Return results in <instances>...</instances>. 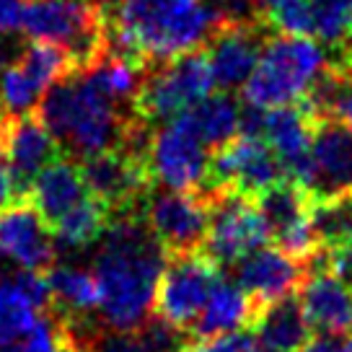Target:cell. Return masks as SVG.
<instances>
[{
  "instance_id": "52a82bcc",
  "label": "cell",
  "mask_w": 352,
  "mask_h": 352,
  "mask_svg": "<svg viewBox=\"0 0 352 352\" xmlns=\"http://www.w3.org/2000/svg\"><path fill=\"white\" fill-rule=\"evenodd\" d=\"M280 179L285 171L262 135H236L212 153L199 195L212 199L220 192H236L254 199Z\"/></svg>"
},
{
  "instance_id": "ac0fdd59",
  "label": "cell",
  "mask_w": 352,
  "mask_h": 352,
  "mask_svg": "<svg viewBox=\"0 0 352 352\" xmlns=\"http://www.w3.org/2000/svg\"><path fill=\"white\" fill-rule=\"evenodd\" d=\"M233 272L236 283L252 298L254 306L264 308L280 298L293 296L306 277L308 264L287 256L277 246H259L252 254H246L241 262L233 264Z\"/></svg>"
},
{
  "instance_id": "d4e9b609",
  "label": "cell",
  "mask_w": 352,
  "mask_h": 352,
  "mask_svg": "<svg viewBox=\"0 0 352 352\" xmlns=\"http://www.w3.org/2000/svg\"><path fill=\"white\" fill-rule=\"evenodd\" d=\"M111 220L109 208L96 199L94 195H86L78 205L67 210L63 218L50 226L55 249L63 252H76V249H86L94 241H99L107 226Z\"/></svg>"
},
{
  "instance_id": "83f0119b",
  "label": "cell",
  "mask_w": 352,
  "mask_h": 352,
  "mask_svg": "<svg viewBox=\"0 0 352 352\" xmlns=\"http://www.w3.org/2000/svg\"><path fill=\"white\" fill-rule=\"evenodd\" d=\"M314 13V36L327 47H344L352 34V0H308Z\"/></svg>"
},
{
  "instance_id": "d6986e66",
  "label": "cell",
  "mask_w": 352,
  "mask_h": 352,
  "mask_svg": "<svg viewBox=\"0 0 352 352\" xmlns=\"http://www.w3.org/2000/svg\"><path fill=\"white\" fill-rule=\"evenodd\" d=\"M264 42H267V34L262 32V23L220 26L210 36L208 50H205L215 86H220L223 91L241 88L256 67Z\"/></svg>"
},
{
  "instance_id": "5bb4252c",
  "label": "cell",
  "mask_w": 352,
  "mask_h": 352,
  "mask_svg": "<svg viewBox=\"0 0 352 352\" xmlns=\"http://www.w3.org/2000/svg\"><path fill=\"white\" fill-rule=\"evenodd\" d=\"M303 189L311 199L352 192V127L319 117L311 140V166Z\"/></svg>"
},
{
  "instance_id": "8992f818",
  "label": "cell",
  "mask_w": 352,
  "mask_h": 352,
  "mask_svg": "<svg viewBox=\"0 0 352 352\" xmlns=\"http://www.w3.org/2000/svg\"><path fill=\"white\" fill-rule=\"evenodd\" d=\"M215 91L205 50H192L145 70L143 86L132 101V111L143 122H168L176 114Z\"/></svg>"
},
{
  "instance_id": "ba28073f",
  "label": "cell",
  "mask_w": 352,
  "mask_h": 352,
  "mask_svg": "<svg viewBox=\"0 0 352 352\" xmlns=\"http://www.w3.org/2000/svg\"><path fill=\"white\" fill-rule=\"evenodd\" d=\"M220 272L223 270L202 249L187 254H168L155 287V319L166 321L168 327L179 331L192 329Z\"/></svg>"
},
{
  "instance_id": "ffe728a7",
  "label": "cell",
  "mask_w": 352,
  "mask_h": 352,
  "mask_svg": "<svg viewBox=\"0 0 352 352\" xmlns=\"http://www.w3.org/2000/svg\"><path fill=\"white\" fill-rule=\"evenodd\" d=\"M86 195L88 189L86 182H83L80 164H76L73 158L57 155L55 161H50L39 174L34 176L32 187H29L23 199L39 212V218L50 228Z\"/></svg>"
},
{
  "instance_id": "4fadbf2b",
  "label": "cell",
  "mask_w": 352,
  "mask_h": 352,
  "mask_svg": "<svg viewBox=\"0 0 352 352\" xmlns=\"http://www.w3.org/2000/svg\"><path fill=\"white\" fill-rule=\"evenodd\" d=\"M0 148L19 199L26 197L34 176L60 155V143L36 111L23 117H0Z\"/></svg>"
},
{
  "instance_id": "277c9868",
  "label": "cell",
  "mask_w": 352,
  "mask_h": 352,
  "mask_svg": "<svg viewBox=\"0 0 352 352\" xmlns=\"http://www.w3.org/2000/svg\"><path fill=\"white\" fill-rule=\"evenodd\" d=\"M329 60L319 42L308 36H267L254 73L241 86V99L254 109L298 104L327 70Z\"/></svg>"
},
{
  "instance_id": "44dd1931",
  "label": "cell",
  "mask_w": 352,
  "mask_h": 352,
  "mask_svg": "<svg viewBox=\"0 0 352 352\" xmlns=\"http://www.w3.org/2000/svg\"><path fill=\"white\" fill-rule=\"evenodd\" d=\"M249 352H298L311 337L296 296H285L256 311L249 324Z\"/></svg>"
},
{
  "instance_id": "2e32d148",
  "label": "cell",
  "mask_w": 352,
  "mask_h": 352,
  "mask_svg": "<svg viewBox=\"0 0 352 352\" xmlns=\"http://www.w3.org/2000/svg\"><path fill=\"white\" fill-rule=\"evenodd\" d=\"M316 114L303 101L262 109V138L272 148L285 176L303 187L311 166V140L316 127Z\"/></svg>"
},
{
  "instance_id": "603a6c76",
  "label": "cell",
  "mask_w": 352,
  "mask_h": 352,
  "mask_svg": "<svg viewBox=\"0 0 352 352\" xmlns=\"http://www.w3.org/2000/svg\"><path fill=\"white\" fill-rule=\"evenodd\" d=\"M176 120L182 122L208 151H218L220 145H226L239 135L241 104L228 91H218V94L212 91L210 96L199 99L197 104H192L182 114H176Z\"/></svg>"
},
{
  "instance_id": "9c48e42d",
  "label": "cell",
  "mask_w": 352,
  "mask_h": 352,
  "mask_svg": "<svg viewBox=\"0 0 352 352\" xmlns=\"http://www.w3.org/2000/svg\"><path fill=\"white\" fill-rule=\"evenodd\" d=\"M267 243H270V228L252 197L236 192H220L212 197L202 252L220 270H228L236 262H241L246 254Z\"/></svg>"
},
{
  "instance_id": "6da1fadb",
  "label": "cell",
  "mask_w": 352,
  "mask_h": 352,
  "mask_svg": "<svg viewBox=\"0 0 352 352\" xmlns=\"http://www.w3.org/2000/svg\"><path fill=\"white\" fill-rule=\"evenodd\" d=\"M101 239L94 259L101 319L111 331L140 329L153 314L155 287L168 254L140 215L111 218Z\"/></svg>"
},
{
  "instance_id": "e0dca14e",
  "label": "cell",
  "mask_w": 352,
  "mask_h": 352,
  "mask_svg": "<svg viewBox=\"0 0 352 352\" xmlns=\"http://www.w3.org/2000/svg\"><path fill=\"white\" fill-rule=\"evenodd\" d=\"M0 259L19 270H50L55 264L52 233L26 199L0 210Z\"/></svg>"
},
{
  "instance_id": "484cf974",
  "label": "cell",
  "mask_w": 352,
  "mask_h": 352,
  "mask_svg": "<svg viewBox=\"0 0 352 352\" xmlns=\"http://www.w3.org/2000/svg\"><path fill=\"white\" fill-rule=\"evenodd\" d=\"M308 218L321 252H331L352 243V192L311 199Z\"/></svg>"
},
{
  "instance_id": "3957f363",
  "label": "cell",
  "mask_w": 352,
  "mask_h": 352,
  "mask_svg": "<svg viewBox=\"0 0 352 352\" xmlns=\"http://www.w3.org/2000/svg\"><path fill=\"white\" fill-rule=\"evenodd\" d=\"M36 114L60 148L80 161L122 148L138 122V114L127 120L120 104L99 91L83 73H73L50 88L39 101Z\"/></svg>"
},
{
  "instance_id": "8fae6325",
  "label": "cell",
  "mask_w": 352,
  "mask_h": 352,
  "mask_svg": "<svg viewBox=\"0 0 352 352\" xmlns=\"http://www.w3.org/2000/svg\"><path fill=\"white\" fill-rule=\"evenodd\" d=\"M212 199L199 192H148L143 202L145 226L161 241L166 254L199 252L210 226Z\"/></svg>"
},
{
  "instance_id": "d6a6232c",
  "label": "cell",
  "mask_w": 352,
  "mask_h": 352,
  "mask_svg": "<svg viewBox=\"0 0 352 352\" xmlns=\"http://www.w3.org/2000/svg\"><path fill=\"white\" fill-rule=\"evenodd\" d=\"M23 3L26 0H0V39L21 32Z\"/></svg>"
},
{
  "instance_id": "f1b7e54d",
  "label": "cell",
  "mask_w": 352,
  "mask_h": 352,
  "mask_svg": "<svg viewBox=\"0 0 352 352\" xmlns=\"http://www.w3.org/2000/svg\"><path fill=\"white\" fill-rule=\"evenodd\" d=\"M264 21L272 23V29L293 36H311L314 34V13L308 0H283L277 8L264 16Z\"/></svg>"
},
{
  "instance_id": "9a60e30c",
  "label": "cell",
  "mask_w": 352,
  "mask_h": 352,
  "mask_svg": "<svg viewBox=\"0 0 352 352\" xmlns=\"http://www.w3.org/2000/svg\"><path fill=\"white\" fill-rule=\"evenodd\" d=\"M300 311L316 334H352V285L331 270L324 252L314 256L300 283Z\"/></svg>"
},
{
  "instance_id": "cb8c5ba5",
  "label": "cell",
  "mask_w": 352,
  "mask_h": 352,
  "mask_svg": "<svg viewBox=\"0 0 352 352\" xmlns=\"http://www.w3.org/2000/svg\"><path fill=\"white\" fill-rule=\"evenodd\" d=\"M50 290H52V308L57 316L78 319L88 311L99 308V283L91 270L76 264H52L47 270Z\"/></svg>"
},
{
  "instance_id": "7c38bea8",
  "label": "cell",
  "mask_w": 352,
  "mask_h": 352,
  "mask_svg": "<svg viewBox=\"0 0 352 352\" xmlns=\"http://www.w3.org/2000/svg\"><path fill=\"white\" fill-rule=\"evenodd\" d=\"M83 182L88 195H94L109 208L111 218L117 215H140L138 208L153 189L148 166L140 155L130 151H104L80 161Z\"/></svg>"
},
{
  "instance_id": "e575fe53",
  "label": "cell",
  "mask_w": 352,
  "mask_h": 352,
  "mask_svg": "<svg viewBox=\"0 0 352 352\" xmlns=\"http://www.w3.org/2000/svg\"><path fill=\"white\" fill-rule=\"evenodd\" d=\"M91 3H96V6H99V8H107V6H114V3H117V0H91Z\"/></svg>"
},
{
  "instance_id": "836d02e7",
  "label": "cell",
  "mask_w": 352,
  "mask_h": 352,
  "mask_svg": "<svg viewBox=\"0 0 352 352\" xmlns=\"http://www.w3.org/2000/svg\"><path fill=\"white\" fill-rule=\"evenodd\" d=\"M0 352H23V350H21V344H19V342H13V344H3Z\"/></svg>"
},
{
  "instance_id": "4316f807",
  "label": "cell",
  "mask_w": 352,
  "mask_h": 352,
  "mask_svg": "<svg viewBox=\"0 0 352 352\" xmlns=\"http://www.w3.org/2000/svg\"><path fill=\"white\" fill-rule=\"evenodd\" d=\"M44 311L34 306L16 283V277H0V347L23 340Z\"/></svg>"
},
{
  "instance_id": "f546056e",
  "label": "cell",
  "mask_w": 352,
  "mask_h": 352,
  "mask_svg": "<svg viewBox=\"0 0 352 352\" xmlns=\"http://www.w3.org/2000/svg\"><path fill=\"white\" fill-rule=\"evenodd\" d=\"M91 352H155L151 340L143 329L132 331H109L104 337H96L91 344Z\"/></svg>"
},
{
  "instance_id": "7a4b0ae2",
  "label": "cell",
  "mask_w": 352,
  "mask_h": 352,
  "mask_svg": "<svg viewBox=\"0 0 352 352\" xmlns=\"http://www.w3.org/2000/svg\"><path fill=\"white\" fill-rule=\"evenodd\" d=\"M218 29L208 0H117L107 16L109 52L148 67L202 50Z\"/></svg>"
},
{
  "instance_id": "5b68a950",
  "label": "cell",
  "mask_w": 352,
  "mask_h": 352,
  "mask_svg": "<svg viewBox=\"0 0 352 352\" xmlns=\"http://www.w3.org/2000/svg\"><path fill=\"white\" fill-rule=\"evenodd\" d=\"M21 32L65 50L76 73H86L109 52L107 13L91 0H26Z\"/></svg>"
},
{
  "instance_id": "1f68e13d",
  "label": "cell",
  "mask_w": 352,
  "mask_h": 352,
  "mask_svg": "<svg viewBox=\"0 0 352 352\" xmlns=\"http://www.w3.org/2000/svg\"><path fill=\"white\" fill-rule=\"evenodd\" d=\"M298 352H352V334H316Z\"/></svg>"
},
{
  "instance_id": "7402d4cb",
  "label": "cell",
  "mask_w": 352,
  "mask_h": 352,
  "mask_svg": "<svg viewBox=\"0 0 352 352\" xmlns=\"http://www.w3.org/2000/svg\"><path fill=\"white\" fill-rule=\"evenodd\" d=\"M259 308L239 283H228L220 275L215 285L210 287L208 300L199 311L197 321L192 324L195 337H218V334H233V331L249 329Z\"/></svg>"
},
{
  "instance_id": "30bf717a",
  "label": "cell",
  "mask_w": 352,
  "mask_h": 352,
  "mask_svg": "<svg viewBox=\"0 0 352 352\" xmlns=\"http://www.w3.org/2000/svg\"><path fill=\"white\" fill-rule=\"evenodd\" d=\"M151 182L174 192H202L208 179V148L176 120H168L151 135L145 148Z\"/></svg>"
},
{
  "instance_id": "4dcf8cb0",
  "label": "cell",
  "mask_w": 352,
  "mask_h": 352,
  "mask_svg": "<svg viewBox=\"0 0 352 352\" xmlns=\"http://www.w3.org/2000/svg\"><path fill=\"white\" fill-rule=\"evenodd\" d=\"M179 352H249V334L243 329L218 337H195L192 342H184Z\"/></svg>"
}]
</instances>
